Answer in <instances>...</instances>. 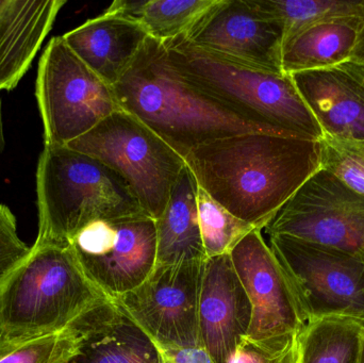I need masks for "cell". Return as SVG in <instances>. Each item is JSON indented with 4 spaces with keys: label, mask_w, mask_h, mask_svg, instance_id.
Here are the masks:
<instances>
[{
    "label": "cell",
    "mask_w": 364,
    "mask_h": 363,
    "mask_svg": "<svg viewBox=\"0 0 364 363\" xmlns=\"http://www.w3.org/2000/svg\"><path fill=\"white\" fill-rule=\"evenodd\" d=\"M184 161L198 187L231 215L262 230L322 168V140L239 134L200 145Z\"/></svg>",
    "instance_id": "obj_1"
},
{
    "label": "cell",
    "mask_w": 364,
    "mask_h": 363,
    "mask_svg": "<svg viewBox=\"0 0 364 363\" xmlns=\"http://www.w3.org/2000/svg\"><path fill=\"white\" fill-rule=\"evenodd\" d=\"M113 91L121 110L151 128L183 159L218 139L256 132L292 136L193 87L172 67L164 44L149 36Z\"/></svg>",
    "instance_id": "obj_2"
},
{
    "label": "cell",
    "mask_w": 364,
    "mask_h": 363,
    "mask_svg": "<svg viewBox=\"0 0 364 363\" xmlns=\"http://www.w3.org/2000/svg\"><path fill=\"white\" fill-rule=\"evenodd\" d=\"M106 300L70 245L34 243L0 289V342L61 332Z\"/></svg>",
    "instance_id": "obj_3"
},
{
    "label": "cell",
    "mask_w": 364,
    "mask_h": 363,
    "mask_svg": "<svg viewBox=\"0 0 364 363\" xmlns=\"http://www.w3.org/2000/svg\"><path fill=\"white\" fill-rule=\"evenodd\" d=\"M36 244L70 245L92 222L146 215L117 170L66 146H44L36 170Z\"/></svg>",
    "instance_id": "obj_4"
},
{
    "label": "cell",
    "mask_w": 364,
    "mask_h": 363,
    "mask_svg": "<svg viewBox=\"0 0 364 363\" xmlns=\"http://www.w3.org/2000/svg\"><path fill=\"white\" fill-rule=\"evenodd\" d=\"M161 43L172 67L193 87L262 125L292 136L322 140V130L290 75L230 61L198 48L183 36Z\"/></svg>",
    "instance_id": "obj_5"
},
{
    "label": "cell",
    "mask_w": 364,
    "mask_h": 363,
    "mask_svg": "<svg viewBox=\"0 0 364 363\" xmlns=\"http://www.w3.org/2000/svg\"><path fill=\"white\" fill-rule=\"evenodd\" d=\"M91 156L125 178L144 212L161 217L183 158L151 128L123 110L112 113L91 131L66 145Z\"/></svg>",
    "instance_id": "obj_6"
},
{
    "label": "cell",
    "mask_w": 364,
    "mask_h": 363,
    "mask_svg": "<svg viewBox=\"0 0 364 363\" xmlns=\"http://www.w3.org/2000/svg\"><path fill=\"white\" fill-rule=\"evenodd\" d=\"M36 96L45 146H66L121 110L113 87L55 36L38 62Z\"/></svg>",
    "instance_id": "obj_7"
},
{
    "label": "cell",
    "mask_w": 364,
    "mask_h": 363,
    "mask_svg": "<svg viewBox=\"0 0 364 363\" xmlns=\"http://www.w3.org/2000/svg\"><path fill=\"white\" fill-rule=\"evenodd\" d=\"M306 321L327 315L364 320V262L340 249L286 234H269Z\"/></svg>",
    "instance_id": "obj_8"
},
{
    "label": "cell",
    "mask_w": 364,
    "mask_h": 363,
    "mask_svg": "<svg viewBox=\"0 0 364 363\" xmlns=\"http://www.w3.org/2000/svg\"><path fill=\"white\" fill-rule=\"evenodd\" d=\"M70 245L90 281L112 300L144 283L157 264L156 221L147 215L92 222Z\"/></svg>",
    "instance_id": "obj_9"
},
{
    "label": "cell",
    "mask_w": 364,
    "mask_h": 363,
    "mask_svg": "<svg viewBox=\"0 0 364 363\" xmlns=\"http://www.w3.org/2000/svg\"><path fill=\"white\" fill-rule=\"evenodd\" d=\"M340 249L364 262V197L321 168L264 227Z\"/></svg>",
    "instance_id": "obj_10"
},
{
    "label": "cell",
    "mask_w": 364,
    "mask_h": 363,
    "mask_svg": "<svg viewBox=\"0 0 364 363\" xmlns=\"http://www.w3.org/2000/svg\"><path fill=\"white\" fill-rule=\"evenodd\" d=\"M205 261L156 264L144 283L113 302L156 345L198 347L199 292Z\"/></svg>",
    "instance_id": "obj_11"
},
{
    "label": "cell",
    "mask_w": 364,
    "mask_h": 363,
    "mask_svg": "<svg viewBox=\"0 0 364 363\" xmlns=\"http://www.w3.org/2000/svg\"><path fill=\"white\" fill-rule=\"evenodd\" d=\"M198 48L264 72H282L284 32L252 0H216L183 34Z\"/></svg>",
    "instance_id": "obj_12"
},
{
    "label": "cell",
    "mask_w": 364,
    "mask_h": 363,
    "mask_svg": "<svg viewBox=\"0 0 364 363\" xmlns=\"http://www.w3.org/2000/svg\"><path fill=\"white\" fill-rule=\"evenodd\" d=\"M230 257L252 306L246 337L265 340L299 332L307 321L261 229H254L242 239Z\"/></svg>",
    "instance_id": "obj_13"
},
{
    "label": "cell",
    "mask_w": 364,
    "mask_h": 363,
    "mask_svg": "<svg viewBox=\"0 0 364 363\" xmlns=\"http://www.w3.org/2000/svg\"><path fill=\"white\" fill-rule=\"evenodd\" d=\"M252 306L230 255L203 262L199 292L200 345L216 363H227L252 323Z\"/></svg>",
    "instance_id": "obj_14"
},
{
    "label": "cell",
    "mask_w": 364,
    "mask_h": 363,
    "mask_svg": "<svg viewBox=\"0 0 364 363\" xmlns=\"http://www.w3.org/2000/svg\"><path fill=\"white\" fill-rule=\"evenodd\" d=\"M323 139L364 142V65L350 59L290 75Z\"/></svg>",
    "instance_id": "obj_15"
},
{
    "label": "cell",
    "mask_w": 364,
    "mask_h": 363,
    "mask_svg": "<svg viewBox=\"0 0 364 363\" xmlns=\"http://www.w3.org/2000/svg\"><path fill=\"white\" fill-rule=\"evenodd\" d=\"M78 349L65 363H160L157 345L112 300L79 318Z\"/></svg>",
    "instance_id": "obj_16"
},
{
    "label": "cell",
    "mask_w": 364,
    "mask_h": 363,
    "mask_svg": "<svg viewBox=\"0 0 364 363\" xmlns=\"http://www.w3.org/2000/svg\"><path fill=\"white\" fill-rule=\"evenodd\" d=\"M65 4V0H0V91L18 85Z\"/></svg>",
    "instance_id": "obj_17"
},
{
    "label": "cell",
    "mask_w": 364,
    "mask_h": 363,
    "mask_svg": "<svg viewBox=\"0 0 364 363\" xmlns=\"http://www.w3.org/2000/svg\"><path fill=\"white\" fill-rule=\"evenodd\" d=\"M147 38L142 26L106 13L62 36L73 53L112 87L129 70Z\"/></svg>",
    "instance_id": "obj_18"
},
{
    "label": "cell",
    "mask_w": 364,
    "mask_h": 363,
    "mask_svg": "<svg viewBox=\"0 0 364 363\" xmlns=\"http://www.w3.org/2000/svg\"><path fill=\"white\" fill-rule=\"evenodd\" d=\"M197 193L198 183L186 164L173 185L164 213L156 220V264H178L207 259L199 227Z\"/></svg>",
    "instance_id": "obj_19"
},
{
    "label": "cell",
    "mask_w": 364,
    "mask_h": 363,
    "mask_svg": "<svg viewBox=\"0 0 364 363\" xmlns=\"http://www.w3.org/2000/svg\"><path fill=\"white\" fill-rule=\"evenodd\" d=\"M363 23L364 17L331 19L287 38L282 44V72L291 75L348 61Z\"/></svg>",
    "instance_id": "obj_20"
},
{
    "label": "cell",
    "mask_w": 364,
    "mask_h": 363,
    "mask_svg": "<svg viewBox=\"0 0 364 363\" xmlns=\"http://www.w3.org/2000/svg\"><path fill=\"white\" fill-rule=\"evenodd\" d=\"M297 341L299 363H361L364 320L348 315L309 320Z\"/></svg>",
    "instance_id": "obj_21"
},
{
    "label": "cell",
    "mask_w": 364,
    "mask_h": 363,
    "mask_svg": "<svg viewBox=\"0 0 364 363\" xmlns=\"http://www.w3.org/2000/svg\"><path fill=\"white\" fill-rule=\"evenodd\" d=\"M216 0H117L106 14L142 26L149 38L160 42L186 34Z\"/></svg>",
    "instance_id": "obj_22"
},
{
    "label": "cell",
    "mask_w": 364,
    "mask_h": 363,
    "mask_svg": "<svg viewBox=\"0 0 364 363\" xmlns=\"http://www.w3.org/2000/svg\"><path fill=\"white\" fill-rule=\"evenodd\" d=\"M282 27L284 40L323 21L364 17V0H252Z\"/></svg>",
    "instance_id": "obj_23"
},
{
    "label": "cell",
    "mask_w": 364,
    "mask_h": 363,
    "mask_svg": "<svg viewBox=\"0 0 364 363\" xmlns=\"http://www.w3.org/2000/svg\"><path fill=\"white\" fill-rule=\"evenodd\" d=\"M199 227L205 257L230 255L237 243L258 228L237 219L198 187L197 193Z\"/></svg>",
    "instance_id": "obj_24"
},
{
    "label": "cell",
    "mask_w": 364,
    "mask_h": 363,
    "mask_svg": "<svg viewBox=\"0 0 364 363\" xmlns=\"http://www.w3.org/2000/svg\"><path fill=\"white\" fill-rule=\"evenodd\" d=\"M76 324L55 334L0 342V363H65L78 349Z\"/></svg>",
    "instance_id": "obj_25"
},
{
    "label": "cell",
    "mask_w": 364,
    "mask_h": 363,
    "mask_svg": "<svg viewBox=\"0 0 364 363\" xmlns=\"http://www.w3.org/2000/svg\"><path fill=\"white\" fill-rule=\"evenodd\" d=\"M322 170L364 197V142L322 139Z\"/></svg>",
    "instance_id": "obj_26"
},
{
    "label": "cell",
    "mask_w": 364,
    "mask_h": 363,
    "mask_svg": "<svg viewBox=\"0 0 364 363\" xmlns=\"http://www.w3.org/2000/svg\"><path fill=\"white\" fill-rule=\"evenodd\" d=\"M297 334L254 340L242 339L227 363H299Z\"/></svg>",
    "instance_id": "obj_27"
},
{
    "label": "cell",
    "mask_w": 364,
    "mask_h": 363,
    "mask_svg": "<svg viewBox=\"0 0 364 363\" xmlns=\"http://www.w3.org/2000/svg\"><path fill=\"white\" fill-rule=\"evenodd\" d=\"M31 251L17 232L16 217L6 205H0V289Z\"/></svg>",
    "instance_id": "obj_28"
},
{
    "label": "cell",
    "mask_w": 364,
    "mask_h": 363,
    "mask_svg": "<svg viewBox=\"0 0 364 363\" xmlns=\"http://www.w3.org/2000/svg\"><path fill=\"white\" fill-rule=\"evenodd\" d=\"M156 345L159 351L160 363H216L201 345L194 347Z\"/></svg>",
    "instance_id": "obj_29"
},
{
    "label": "cell",
    "mask_w": 364,
    "mask_h": 363,
    "mask_svg": "<svg viewBox=\"0 0 364 363\" xmlns=\"http://www.w3.org/2000/svg\"><path fill=\"white\" fill-rule=\"evenodd\" d=\"M350 59L364 65V23Z\"/></svg>",
    "instance_id": "obj_30"
},
{
    "label": "cell",
    "mask_w": 364,
    "mask_h": 363,
    "mask_svg": "<svg viewBox=\"0 0 364 363\" xmlns=\"http://www.w3.org/2000/svg\"><path fill=\"white\" fill-rule=\"evenodd\" d=\"M4 147V125H2L1 97H0V153Z\"/></svg>",
    "instance_id": "obj_31"
},
{
    "label": "cell",
    "mask_w": 364,
    "mask_h": 363,
    "mask_svg": "<svg viewBox=\"0 0 364 363\" xmlns=\"http://www.w3.org/2000/svg\"><path fill=\"white\" fill-rule=\"evenodd\" d=\"M361 363H364V350H363V360H361Z\"/></svg>",
    "instance_id": "obj_32"
}]
</instances>
